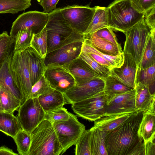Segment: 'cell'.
<instances>
[{
  "label": "cell",
  "mask_w": 155,
  "mask_h": 155,
  "mask_svg": "<svg viewBox=\"0 0 155 155\" xmlns=\"http://www.w3.org/2000/svg\"><path fill=\"white\" fill-rule=\"evenodd\" d=\"M63 150L62 154L75 145L85 129V126L78 120L76 116L70 113L67 120L52 124Z\"/></svg>",
  "instance_id": "cell-6"
},
{
  "label": "cell",
  "mask_w": 155,
  "mask_h": 155,
  "mask_svg": "<svg viewBox=\"0 0 155 155\" xmlns=\"http://www.w3.org/2000/svg\"><path fill=\"white\" fill-rule=\"evenodd\" d=\"M124 53V60L123 64L119 68H113L110 70L109 76L127 87L135 89L137 66L130 54Z\"/></svg>",
  "instance_id": "cell-16"
},
{
  "label": "cell",
  "mask_w": 155,
  "mask_h": 155,
  "mask_svg": "<svg viewBox=\"0 0 155 155\" xmlns=\"http://www.w3.org/2000/svg\"><path fill=\"white\" fill-rule=\"evenodd\" d=\"M12 56L4 64L0 70V87L19 99L22 104L27 97L18 87L11 74L10 63Z\"/></svg>",
  "instance_id": "cell-18"
},
{
  "label": "cell",
  "mask_w": 155,
  "mask_h": 155,
  "mask_svg": "<svg viewBox=\"0 0 155 155\" xmlns=\"http://www.w3.org/2000/svg\"><path fill=\"white\" fill-rule=\"evenodd\" d=\"M1 105L4 112L13 114L22 104L21 101L12 94L0 87Z\"/></svg>",
  "instance_id": "cell-32"
},
{
  "label": "cell",
  "mask_w": 155,
  "mask_h": 155,
  "mask_svg": "<svg viewBox=\"0 0 155 155\" xmlns=\"http://www.w3.org/2000/svg\"><path fill=\"white\" fill-rule=\"evenodd\" d=\"M22 129L17 117L6 112H0V131L13 139Z\"/></svg>",
  "instance_id": "cell-25"
},
{
  "label": "cell",
  "mask_w": 155,
  "mask_h": 155,
  "mask_svg": "<svg viewBox=\"0 0 155 155\" xmlns=\"http://www.w3.org/2000/svg\"><path fill=\"white\" fill-rule=\"evenodd\" d=\"M44 75L52 88L62 93L76 85L73 76L63 66L46 67Z\"/></svg>",
  "instance_id": "cell-14"
},
{
  "label": "cell",
  "mask_w": 155,
  "mask_h": 155,
  "mask_svg": "<svg viewBox=\"0 0 155 155\" xmlns=\"http://www.w3.org/2000/svg\"><path fill=\"white\" fill-rule=\"evenodd\" d=\"M106 8L108 27L124 33L143 17L133 8L130 0H114Z\"/></svg>",
  "instance_id": "cell-3"
},
{
  "label": "cell",
  "mask_w": 155,
  "mask_h": 155,
  "mask_svg": "<svg viewBox=\"0 0 155 155\" xmlns=\"http://www.w3.org/2000/svg\"><path fill=\"white\" fill-rule=\"evenodd\" d=\"M81 51L87 53L96 62L104 67L107 68L110 70L114 68L108 61L96 53L82 47Z\"/></svg>",
  "instance_id": "cell-45"
},
{
  "label": "cell",
  "mask_w": 155,
  "mask_h": 155,
  "mask_svg": "<svg viewBox=\"0 0 155 155\" xmlns=\"http://www.w3.org/2000/svg\"><path fill=\"white\" fill-rule=\"evenodd\" d=\"M49 17V13L38 11H29L20 15L13 22L10 35L15 38L18 32L28 28L33 34L41 31L45 27Z\"/></svg>",
  "instance_id": "cell-12"
},
{
  "label": "cell",
  "mask_w": 155,
  "mask_h": 155,
  "mask_svg": "<svg viewBox=\"0 0 155 155\" xmlns=\"http://www.w3.org/2000/svg\"><path fill=\"white\" fill-rule=\"evenodd\" d=\"M107 97L103 91L90 97L72 104L71 107L78 117L95 121L104 117Z\"/></svg>",
  "instance_id": "cell-8"
},
{
  "label": "cell",
  "mask_w": 155,
  "mask_h": 155,
  "mask_svg": "<svg viewBox=\"0 0 155 155\" xmlns=\"http://www.w3.org/2000/svg\"><path fill=\"white\" fill-rule=\"evenodd\" d=\"M27 56L32 86L44 75L46 66L45 58L31 46L25 49Z\"/></svg>",
  "instance_id": "cell-20"
},
{
  "label": "cell",
  "mask_w": 155,
  "mask_h": 155,
  "mask_svg": "<svg viewBox=\"0 0 155 155\" xmlns=\"http://www.w3.org/2000/svg\"><path fill=\"white\" fill-rule=\"evenodd\" d=\"M155 114L150 112L143 113L138 133L142 137L145 143L155 137Z\"/></svg>",
  "instance_id": "cell-27"
},
{
  "label": "cell",
  "mask_w": 155,
  "mask_h": 155,
  "mask_svg": "<svg viewBox=\"0 0 155 155\" xmlns=\"http://www.w3.org/2000/svg\"><path fill=\"white\" fill-rule=\"evenodd\" d=\"M137 111H138L120 113L102 117L95 121L93 127L98 128L104 131L111 130Z\"/></svg>",
  "instance_id": "cell-21"
},
{
  "label": "cell",
  "mask_w": 155,
  "mask_h": 155,
  "mask_svg": "<svg viewBox=\"0 0 155 155\" xmlns=\"http://www.w3.org/2000/svg\"><path fill=\"white\" fill-rule=\"evenodd\" d=\"M15 38L7 31L0 34V70L4 64L11 56L14 51Z\"/></svg>",
  "instance_id": "cell-28"
},
{
  "label": "cell",
  "mask_w": 155,
  "mask_h": 155,
  "mask_svg": "<svg viewBox=\"0 0 155 155\" xmlns=\"http://www.w3.org/2000/svg\"><path fill=\"white\" fill-rule=\"evenodd\" d=\"M135 89L117 95L107 96L104 117L126 112L138 111L135 106Z\"/></svg>",
  "instance_id": "cell-15"
},
{
  "label": "cell",
  "mask_w": 155,
  "mask_h": 155,
  "mask_svg": "<svg viewBox=\"0 0 155 155\" xmlns=\"http://www.w3.org/2000/svg\"><path fill=\"white\" fill-rule=\"evenodd\" d=\"M31 143L28 155H59L63 149L52 124L44 119L30 134Z\"/></svg>",
  "instance_id": "cell-2"
},
{
  "label": "cell",
  "mask_w": 155,
  "mask_h": 155,
  "mask_svg": "<svg viewBox=\"0 0 155 155\" xmlns=\"http://www.w3.org/2000/svg\"><path fill=\"white\" fill-rule=\"evenodd\" d=\"M13 150L6 147L2 146L0 147V155H18Z\"/></svg>",
  "instance_id": "cell-48"
},
{
  "label": "cell",
  "mask_w": 155,
  "mask_h": 155,
  "mask_svg": "<svg viewBox=\"0 0 155 155\" xmlns=\"http://www.w3.org/2000/svg\"><path fill=\"white\" fill-rule=\"evenodd\" d=\"M151 30L145 24L143 18L126 31L124 53L130 54L137 66L140 63L145 46L147 38Z\"/></svg>",
  "instance_id": "cell-5"
},
{
  "label": "cell",
  "mask_w": 155,
  "mask_h": 155,
  "mask_svg": "<svg viewBox=\"0 0 155 155\" xmlns=\"http://www.w3.org/2000/svg\"><path fill=\"white\" fill-rule=\"evenodd\" d=\"M143 115L138 111L112 130L105 138L107 155H145V144L138 131Z\"/></svg>",
  "instance_id": "cell-1"
},
{
  "label": "cell",
  "mask_w": 155,
  "mask_h": 155,
  "mask_svg": "<svg viewBox=\"0 0 155 155\" xmlns=\"http://www.w3.org/2000/svg\"><path fill=\"white\" fill-rule=\"evenodd\" d=\"M155 30H151L147 38L143 55L137 68H146L155 64Z\"/></svg>",
  "instance_id": "cell-26"
},
{
  "label": "cell",
  "mask_w": 155,
  "mask_h": 155,
  "mask_svg": "<svg viewBox=\"0 0 155 155\" xmlns=\"http://www.w3.org/2000/svg\"><path fill=\"white\" fill-rule=\"evenodd\" d=\"M31 46L43 58H45L47 52V44L46 27L40 32L33 34Z\"/></svg>",
  "instance_id": "cell-34"
},
{
  "label": "cell",
  "mask_w": 155,
  "mask_h": 155,
  "mask_svg": "<svg viewBox=\"0 0 155 155\" xmlns=\"http://www.w3.org/2000/svg\"><path fill=\"white\" fill-rule=\"evenodd\" d=\"M143 19L145 24L151 30H155V6L143 14Z\"/></svg>",
  "instance_id": "cell-44"
},
{
  "label": "cell",
  "mask_w": 155,
  "mask_h": 155,
  "mask_svg": "<svg viewBox=\"0 0 155 155\" xmlns=\"http://www.w3.org/2000/svg\"><path fill=\"white\" fill-rule=\"evenodd\" d=\"M38 99L45 112L62 107L66 104L63 93L54 89L40 96Z\"/></svg>",
  "instance_id": "cell-22"
},
{
  "label": "cell",
  "mask_w": 155,
  "mask_h": 155,
  "mask_svg": "<svg viewBox=\"0 0 155 155\" xmlns=\"http://www.w3.org/2000/svg\"><path fill=\"white\" fill-rule=\"evenodd\" d=\"M135 89L136 109L143 113L155 114V94L150 93L148 86L137 82Z\"/></svg>",
  "instance_id": "cell-17"
},
{
  "label": "cell",
  "mask_w": 155,
  "mask_h": 155,
  "mask_svg": "<svg viewBox=\"0 0 155 155\" xmlns=\"http://www.w3.org/2000/svg\"><path fill=\"white\" fill-rule=\"evenodd\" d=\"M31 0H0V14H16L31 5Z\"/></svg>",
  "instance_id": "cell-30"
},
{
  "label": "cell",
  "mask_w": 155,
  "mask_h": 155,
  "mask_svg": "<svg viewBox=\"0 0 155 155\" xmlns=\"http://www.w3.org/2000/svg\"><path fill=\"white\" fill-rule=\"evenodd\" d=\"M33 35L31 31L28 28L19 31L15 38L14 51L24 50L30 46Z\"/></svg>",
  "instance_id": "cell-37"
},
{
  "label": "cell",
  "mask_w": 155,
  "mask_h": 155,
  "mask_svg": "<svg viewBox=\"0 0 155 155\" xmlns=\"http://www.w3.org/2000/svg\"><path fill=\"white\" fill-rule=\"evenodd\" d=\"M82 47L97 54L108 61L114 68H119L124 63V55L123 52L116 56L106 54L98 51L84 40L83 43Z\"/></svg>",
  "instance_id": "cell-38"
},
{
  "label": "cell",
  "mask_w": 155,
  "mask_h": 155,
  "mask_svg": "<svg viewBox=\"0 0 155 155\" xmlns=\"http://www.w3.org/2000/svg\"><path fill=\"white\" fill-rule=\"evenodd\" d=\"M64 67L73 76L76 85L86 83L95 78L100 77L88 64L79 57Z\"/></svg>",
  "instance_id": "cell-19"
},
{
  "label": "cell",
  "mask_w": 155,
  "mask_h": 155,
  "mask_svg": "<svg viewBox=\"0 0 155 155\" xmlns=\"http://www.w3.org/2000/svg\"><path fill=\"white\" fill-rule=\"evenodd\" d=\"M104 78H94L88 82L76 85L63 93L66 104H72L84 100L104 91Z\"/></svg>",
  "instance_id": "cell-13"
},
{
  "label": "cell",
  "mask_w": 155,
  "mask_h": 155,
  "mask_svg": "<svg viewBox=\"0 0 155 155\" xmlns=\"http://www.w3.org/2000/svg\"><path fill=\"white\" fill-rule=\"evenodd\" d=\"M54 89L43 75L32 86L28 98H38L40 96L50 92Z\"/></svg>",
  "instance_id": "cell-40"
},
{
  "label": "cell",
  "mask_w": 155,
  "mask_h": 155,
  "mask_svg": "<svg viewBox=\"0 0 155 155\" xmlns=\"http://www.w3.org/2000/svg\"><path fill=\"white\" fill-rule=\"evenodd\" d=\"M59 0H37L38 3L43 9V12L50 13L56 8V6Z\"/></svg>",
  "instance_id": "cell-46"
},
{
  "label": "cell",
  "mask_w": 155,
  "mask_h": 155,
  "mask_svg": "<svg viewBox=\"0 0 155 155\" xmlns=\"http://www.w3.org/2000/svg\"><path fill=\"white\" fill-rule=\"evenodd\" d=\"M130 1L133 8L143 14L155 6V0H130Z\"/></svg>",
  "instance_id": "cell-43"
},
{
  "label": "cell",
  "mask_w": 155,
  "mask_h": 155,
  "mask_svg": "<svg viewBox=\"0 0 155 155\" xmlns=\"http://www.w3.org/2000/svg\"><path fill=\"white\" fill-rule=\"evenodd\" d=\"M70 112L63 107L46 112L45 119L49 121L52 124L60 121L67 120L70 118Z\"/></svg>",
  "instance_id": "cell-41"
},
{
  "label": "cell",
  "mask_w": 155,
  "mask_h": 155,
  "mask_svg": "<svg viewBox=\"0 0 155 155\" xmlns=\"http://www.w3.org/2000/svg\"><path fill=\"white\" fill-rule=\"evenodd\" d=\"M89 130L91 155H107L105 143L107 131L102 130L94 127Z\"/></svg>",
  "instance_id": "cell-24"
},
{
  "label": "cell",
  "mask_w": 155,
  "mask_h": 155,
  "mask_svg": "<svg viewBox=\"0 0 155 155\" xmlns=\"http://www.w3.org/2000/svg\"><path fill=\"white\" fill-rule=\"evenodd\" d=\"M101 38L114 44L120 50H122L121 45L118 41L116 35L110 28L105 27L94 32Z\"/></svg>",
  "instance_id": "cell-42"
},
{
  "label": "cell",
  "mask_w": 155,
  "mask_h": 155,
  "mask_svg": "<svg viewBox=\"0 0 155 155\" xmlns=\"http://www.w3.org/2000/svg\"><path fill=\"white\" fill-rule=\"evenodd\" d=\"M84 40L100 52L106 54L116 56L123 52L111 43L98 36L95 32L84 35Z\"/></svg>",
  "instance_id": "cell-23"
},
{
  "label": "cell",
  "mask_w": 155,
  "mask_h": 155,
  "mask_svg": "<svg viewBox=\"0 0 155 155\" xmlns=\"http://www.w3.org/2000/svg\"><path fill=\"white\" fill-rule=\"evenodd\" d=\"M87 64L100 77L104 78L109 75L110 70L96 62L86 52L82 51L79 57Z\"/></svg>",
  "instance_id": "cell-36"
},
{
  "label": "cell",
  "mask_w": 155,
  "mask_h": 155,
  "mask_svg": "<svg viewBox=\"0 0 155 155\" xmlns=\"http://www.w3.org/2000/svg\"><path fill=\"white\" fill-rule=\"evenodd\" d=\"M17 117L22 129L30 134L33 130L45 119V112L38 98H28L18 110Z\"/></svg>",
  "instance_id": "cell-10"
},
{
  "label": "cell",
  "mask_w": 155,
  "mask_h": 155,
  "mask_svg": "<svg viewBox=\"0 0 155 155\" xmlns=\"http://www.w3.org/2000/svg\"><path fill=\"white\" fill-rule=\"evenodd\" d=\"M136 79V84L148 86L150 93L155 94V64L146 68H137Z\"/></svg>",
  "instance_id": "cell-31"
},
{
  "label": "cell",
  "mask_w": 155,
  "mask_h": 155,
  "mask_svg": "<svg viewBox=\"0 0 155 155\" xmlns=\"http://www.w3.org/2000/svg\"><path fill=\"white\" fill-rule=\"evenodd\" d=\"M10 70L15 83L28 98L32 85L25 49L14 51L11 60Z\"/></svg>",
  "instance_id": "cell-11"
},
{
  "label": "cell",
  "mask_w": 155,
  "mask_h": 155,
  "mask_svg": "<svg viewBox=\"0 0 155 155\" xmlns=\"http://www.w3.org/2000/svg\"><path fill=\"white\" fill-rule=\"evenodd\" d=\"M104 91L108 96L119 94L132 89L110 76L104 78Z\"/></svg>",
  "instance_id": "cell-33"
},
{
  "label": "cell",
  "mask_w": 155,
  "mask_h": 155,
  "mask_svg": "<svg viewBox=\"0 0 155 155\" xmlns=\"http://www.w3.org/2000/svg\"><path fill=\"white\" fill-rule=\"evenodd\" d=\"M84 37L72 39L47 53L45 58L46 67L64 66L78 58L81 52Z\"/></svg>",
  "instance_id": "cell-7"
},
{
  "label": "cell",
  "mask_w": 155,
  "mask_h": 155,
  "mask_svg": "<svg viewBox=\"0 0 155 155\" xmlns=\"http://www.w3.org/2000/svg\"><path fill=\"white\" fill-rule=\"evenodd\" d=\"M60 8L48 13L45 26L47 44V54L57 48L67 41L74 31L63 18Z\"/></svg>",
  "instance_id": "cell-4"
},
{
  "label": "cell",
  "mask_w": 155,
  "mask_h": 155,
  "mask_svg": "<svg viewBox=\"0 0 155 155\" xmlns=\"http://www.w3.org/2000/svg\"><path fill=\"white\" fill-rule=\"evenodd\" d=\"M90 137V130H85L75 145L76 155H91Z\"/></svg>",
  "instance_id": "cell-39"
},
{
  "label": "cell",
  "mask_w": 155,
  "mask_h": 155,
  "mask_svg": "<svg viewBox=\"0 0 155 155\" xmlns=\"http://www.w3.org/2000/svg\"><path fill=\"white\" fill-rule=\"evenodd\" d=\"M13 139L16 145L18 154L28 155L31 143L30 134L21 129Z\"/></svg>",
  "instance_id": "cell-35"
},
{
  "label": "cell",
  "mask_w": 155,
  "mask_h": 155,
  "mask_svg": "<svg viewBox=\"0 0 155 155\" xmlns=\"http://www.w3.org/2000/svg\"><path fill=\"white\" fill-rule=\"evenodd\" d=\"M95 7L74 5L60 8L67 22L74 31L84 34L88 28L95 10Z\"/></svg>",
  "instance_id": "cell-9"
},
{
  "label": "cell",
  "mask_w": 155,
  "mask_h": 155,
  "mask_svg": "<svg viewBox=\"0 0 155 155\" xmlns=\"http://www.w3.org/2000/svg\"><path fill=\"white\" fill-rule=\"evenodd\" d=\"M95 7V12L91 21L84 35L91 34L101 28L108 27L106 7Z\"/></svg>",
  "instance_id": "cell-29"
},
{
  "label": "cell",
  "mask_w": 155,
  "mask_h": 155,
  "mask_svg": "<svg viewBox=\"0 0 155 155\" xmlns=\"http://www.w3.org/2000/svg\"><path fill=\"white\" fill-rule=\"evenodd\" d=\"M155 137L145 143V155H155Z\"/></svg>",
  "instance_id": "cell-47"
},
{
  "label": "cell",
  "mask_w": 155,
  "mask_h": 155,
  "mask_svg": "<svg viewBox=\"0 0 155 155\" xmlns=\"http://www.w3.org/2000/svg\"><path fill=\"white\" fill-rule=\"evenodd\" d=\"M4 112V111L3 110V109H2V105H1V98H0V112Z\"/></svg>",
  "instance_id": "cell-49"
}]
</instances>
